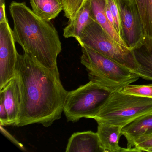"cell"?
I'll list each match as a JSON object with an SVG mask.
<instances>
[{"mask_svg":"<svg viewBox=\"0 0 152 152\" xmlns=\"http://www.w3.org/2000/svg\"><path fill=\"white\" fill-rule=\"evenodd\" d=\"M121 135L127 140L129 152H135L136 142L152 136V113L140 116L123 127Z\"/></svg>","mask_w":152,"mask_h":152,"instance_id":"10","label":"cell"},{"mask_svg":"<svg viewBox=\"0 0 152 152\" xmlns=\"http://www.w3.org/2000/svg\"><path fill=\"white\" fill-rule=\"evenodd\" d=\"M112 92L92 81L68 91L64 108L67 121L75 122L83 118L93 119Z\"/></svg>","mask_w":152,"mask_h":152,"instance_id":"5","label":"cell"},{"mask_svg":"<svg viewBox=\"0 0 152 152\" xmlns=\"http://www.w3.org/2000/svg\"><path fill=\"white\" fill-rule=\"evenodd\" d=\"M5 8V3L0 5V23H4L8 21L6 17Z\"/></svg>","mask_w":152,"mask_h":152,"instance_id":"24","label":"cell"},{"mask_svg":"<svg viewBox=\"0 0 152 152\" xmlns=\"http://www.w3.org/2000/svg\"><path fill=\"white\" fill-rule=\"evenodd\" d=\"M106 5V0H91V11L94 20L114 39L121 45L127 47L107 19L105 13Z\"/></svg>","mask_w":152,"mask_h":152,"instance_id":"15","label":"cell"},{"mask_svg":"<svg viewBox=\"0 0 152 152\" xmlns=\"http://www.w3.org/2000/svg\"><path fill=\"white\" fill-rule=\"evenodd\" d=\"M121 91L126 94L152 99V84L145 85L129 84Z\"/></svg>","mask_w":152,"mask_h":152,"instance_id":"18","label":"cell"},{"mask_svg":"<svg viewBox=\"0 0 152 152\" xmlns=\"http://www.w3.org/2000/svg\"><path fill=\"white\" fill-rule=\"evenodd\" d=\"M86 0H63L65 16L69 21L74 19Z\"/></svg>","mask_w":152,"mask_h":152,"instance_id":"19","label":"cell"},{"mask_svg":"<svg viewBox=\"0 0 152 152\" xmlns=\"http://www.w3.org/2000/svg\"><path fill=\"white\" fill-rule=\"evenodd\" d=\"M0 94L4 98L10 125L16 126L22 103L20 80L16 72L14 77L1 89Z\"/></svg>","mask_w":152,"mask_h":152,"instance_id":"9","label":"cell"},{"mask_svg":"<svg viewBox=\"0 0 152 152\" xmlns=\"http://www.w3.org/2000/svg\"><path fill=\"white\" fill-rule=\"evenodd\" d=\"M8 21L0 23V89L15 74L18 55Z\"/></svg>","mask_w":152,"mask_h":152,"instance_id":"8","label":"cell"},{"mask_svg":"<svg viewBox=\"0 0 152 152\" xmlns=\"http://www.w3.org/2000/svg\"><path fill=\"white\" fill-rule=\"evenodd\" d=\"M0 129H1V133H2L3 135H4L13 144H15V145H16L18 148H20V149H21L22 150H23V151H26L25 148L24 146L23 145V144H21L18 140H17L11 134H10L7 131V130L3 128V126L0 125Z\"/></svg>","mask_w":152,"mask_h":152,"instance_id":"23","label":"cell"},{"mask_svg":"<svg viewBox=\"0 0 152 152\" xmlns=\"http://www.w3.org/2000/svg\"><path fill=\"white\" fill-rule=\"evenodd\" d=\"M15 72L22 93L17 127L38 124L48 127L60 119L68 91L58 69L46 68L24 53L18 55Z\"/></svg>","mask_w":152,"mask_h":152,"instance_id":"1","label":"cell"},{"mask_svg":"<svg viewBox=\"0 0 152 152\" xmlns=\"http://www.w3.org/2000/svg\"><path fill=\"white\" fill-rule=\"evenodd\" d=\"M80 45L82 52L81 63L86 67L90 80L114 92L121 91L140 78L126 66L87 46Z\"/></svg>","mask_w":152,"mask_h":152,"instance_id":"3","label":"cell"},{"mask_svg":"<svg viewBox=\"0 0 152 152\" xmlns=\"http://www.w3.org/2000/svg\"><path fill=\"white\" fill-rule=\"evenodd\" d=\"M146 36L152 38V0H134Z\"/></svg>","mask_w":152,"mask_h":152,"instance_id":"17","label":"cell"},{"mask_svg":"<svg viewBox=\"0 0 152 152\" xmlns=\"http://www.w3.org/2000/svg\"><path fill=\"white\" fill-rule=\"evenodd\" d=\"M145 152H152V148H149L148 149H146L145 150Z\"/></svg>","mask_w":152,"mask_h":152,"instance_id":"26","label":"cell"},{"mask_svg":"<svg viewBox=\"0 0 152 152\" xmlns=\"http://www.w3.org/2000/svg\"><path fill=\"white\" fill-rule=\"evenodd\" d=\"M30 4L33 12L48 22L55 19L64 11L63 0H30Z\"/></svg>","mask_w":152,"mask_h":152,"instance_id":"16","label":"cell"},{"mask_svg":"<svg viewBox=\"0 0 152 152\" xmlns=\"http://www.w3.org/2000/svg\"><path fill=\"white\" fill-rule=\"evenodd\" d=\"M132 50L138 66L137 74L142 79L152 80V38L145 36Z\"/></svg>","mask_w":152,"mask_h":152,"instance_id":"12","label":"cell"},{"mask_svg":"<svg viewBox=\"0 0 152 152\" xmlns=\"http://www.w3.org/2000/svg\"><path fill=\"white\" fill-rule=\"evenodd\" d=\"M152 113V99L112 92L93 117L97 123L123 127L137 118Z\"/></svg>","mask_w":152,"mask_h":152,"instance_id":"4","label":"cell"},{"mask_svg":"<svg viewBox=\"0 0 152 152\" xmlns=\"http://www.w3.org/2000/svg\"><path fill=\"white\" fill-rule=\"evenodd\" d=\"M106 1L114 20L115 31L122 39L121 16L117 0H106Z\"/></svg>","mask_w":152,"mask_h":152,"instance_id":"20","label":"cell"},{"mask_svg":"<svg viewBox=\"0 0 152 152\" xmlns=\"http://www.w3.org/2000/svg\"><path fill=\"white\" fill-rule=\"evenodd\" d=\"M5 3V0H0V5Z\"/></svg>","mask_w":152,"mask_h":152,"instance_id":"27","label":"cell"},{"mask_svg":"<svg viewBox=\"0 0 152 152\" xmlns=\"http://www.w3.org/2000/svg\"><path fill=\"white\" fill-rule=\"evenodd\" d=\"M123 40L132 50L145 37L141 17L134 0H117Z\"/></svg>","mask_w":152,"mask_h":152,"instance_id":"7","label":"cell"},{"mask_svg":"<svg viewBox=\"0 0 152 152\" xmlns=\"http://www.w3.org/2000/svg\"><path fill=\"white\" fill-rule=\"evenodd\" d=\"M76 40L126 66L137 74L138 66L133 51L114 39L96 22L86 27Z\"/></svg>","mask_w":152,"mask_h":152,"instance_id":"6","label":"cell"},{"mask_svg":"<svg viewBox=\"0 0 152 152\" xmlns=\"http://www.w3.org/2000/svg\"><path fill=\"white\" fill-rule=\"evenodd\" d=\"M10 10L15 40L24 53L46 68L58 69L57 57L62 45L54 25L38 16L24 2L12 1Z\"/></svg>","mask_w":152,"mask_h":152,"instance_id":"2","label":"cell"},{"mask_svg":"<svg viewBox=\"0 0 152 152\" xmlns=\"http://www.w3.org/2000/svg\"><path fill=\"white\" fill-rule=\"evenodd\" d=\"M105 13L106 14L107 19L109 20V22H110L111 24L112 25V26L113 27V28L115 30V24L114 20L113 17L112 13H111V11H110V9H109V7H108V5H107V1L106 5L105 7Z\"/></svg>","mask_w":152,"mask_h":152,"instance_id":"25","label":"cell"},{"mask_svg":"<svg viewBox=\"0 0 152 152\" xmlns=\"http://www.w3.org/2000/svg\"><path fill=\"white\" fill-rule=\"evenodd\" d=\"M152 148V136L145 138L136 142L134 147L135 152H145Z\"/></svg>","mask_w":152,"mask_h":152,"instance_id":"21","label":"cell"},{"mask_svg":"<svg viewBox=\"0 0 152 152\" xmlns=\"http://www.w3.org/2000/svg\"><path fill=\"white\" fill-rule=\"evenodd\" d=\"M0 125L3 126L10 125L8 115L4 104V98L0 94Z\"/></svg>","mask_w":152,"mask_h":152,"instance_id":"22","label":"cell"},{"mask_svg":"<svg viewBox=\"0 0 152 152\" xmlns=\"http://www.w3.org/2000/svg\"><path fill=\"white\" fill-rule=\"evenodd\" d=\"M94 22L91 0H86L74 19L69 21L68 25L64 28L63 35L65 38H74L77 40L86 27Z\"/></svg>","mask_w":152,"mask_h":152,"instance_id":"14","label":"cell"},{"mask_svg":"<svg viewBox=\"0 0 152 152\" xmlns=\"http://www.w3.org/2000/svg\"><path fill=\"white\" fill-rule=\"evenodd\" d=\"M66 152H104L97 132L91 131L73 133L68 140Z\"/></svg>","mask_w":152,"mask_h":152,"instance_id":"11","label":"cell"},{"mask_svg":"<svg viewBox=\"0 0 152 152\" xmlns=\"http://www.w3.org/2000/svg\"><path fill=\"white\" fill-rule=\"evenodd\" d=\"M97 133L104 152H129L119 145L123 127L103 123H97Z\"/></svg>","mask_w":152,"mask_h":152,"instance_id":"13","label":"cell"}]
</instances>
